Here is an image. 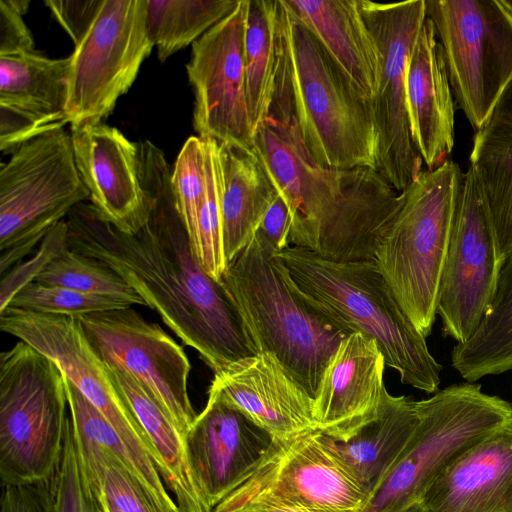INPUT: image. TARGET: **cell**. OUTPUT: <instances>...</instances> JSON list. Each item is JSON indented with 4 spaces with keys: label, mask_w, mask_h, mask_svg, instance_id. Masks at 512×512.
Wrapping results in <instances>:
<instances>
[{
    "label": "cell",
    "mask_w": 512,
    "mask_h": 512,
    "mask_svg": "<svg viewBox=\"0 0 512 512\" xmlns=\"http://www.w3.org/2000/svg\"><path fill=\"white\" fill-rule=\"evenodd\" d=\"M137 144L146 222L125 233L81 202L65 219L67 246L121 276L214 373L254 354L234 307L195 254L163 151L149 140Z\"/></svg>",
    "instance_id": "6da1fadb"
},
{
    "label": "cell",
    "mask_w": 512,
    "mask_h": 512,
    "mask_svg": "<svg viewBox=\"0 0 512 512\" xmlns=\"http://www.w3.org/2000/svg\"><path fill=\"white\" fill-rule=\"evenodd\" d=\"M276 253L293 288L311 308L349 334L374 340L403 384L428 394L438 390L442 366L374 260L336 262L297 246Z\"/></svg>",
    "instance_id": "7a4b0ae2"
},
{
    "label": "cell",
    "mask_w": 512,
    "mask_h": 512,
    "mask_svg": "<svg viewBox=\"0 0 512 512\" xmlns=\"http://www.w3.org/2000/svg\"><path fill=\"white\" fill-rule=\"evenodd\" d=\"M276 252L256 232L218 283L253 354H273L314 398L329 358L350 334L300 297Z\"/></svg>",
    "instance_id": "3957f363"
},
{
    "label": "cell",
    "mask_w": 512,
    "mask_h": 512,
    "mask_svg": "<svg viewBox=\"0 0 512 512\" xmlns=\"http://www.w3.org/2000/svg\"><path fill=\"white\" fill-rule=\"evenodd\" d=\"M283 56L302 141L321 166L377 167V132L361 98L320 43L279 0Z\"/></svg>",
    "instance_id": "277c9868"
},
{
    "label": "cell",
    "mask_w": 512,
    "mask_h": 512,
    "mask_svg": "<svg viewBox=\"0 0 512 512\" xmlns=\"http://www.w3.org/2000/svg\"><path fill=\"white\" fill-rule=\"evenodd\" d=\"M446 159L401 191V207L374 261L398 303L425 337L435 323L439 288L463 179Z\"/></svg>",
    "instance_id": "5b68a950"
},
{
    "label": "cell",
    "mask_w": 512,
    "mask_h": 512,
    "mask_svg": "<svg viewBox=\"0 0 512 512\" xmlns=\"http://www.w3.org/2000/svg\"><path fill=\"white\" fill-rule=\"evenodd\" d=\"M416 426L399 458L369 491L363 512H403L472 445L512 421V403L471 382L415 401Z\"/></svg>",
    "instance_id": "8992f818"
},
{
    "label": "cell",
    "mask_w": 512,
    "mask_h": 512,
    "mask_svg": "<svg viewBox=\"0 0 512 512\" xmlns=\"http://www.w3.org/2000/svg\"><path fill=\"white\" fill-rule=\"evenodd\" d=\"M69 406L59 368L18 341L0 355V478L25 485L51 478L60 463Z\"/></svg>",
    "instance_id": "52a82bcc"
},
{
    "label": "cell",
    "mask_w": 512,
    "mask_h": 512,
    "mask_svg": "<svg viewBox=\"0 0 512 512\" xmlns=\"http://www.w3.org/2000/svg\"><path fill=\"white\" fill-rule=\"evenodd\" d=\"M89 196L63 127L16 149L0 167L1 276Z\"/></svg>",
    "instance_id": "ba28073f"
},
{
    "label": "cell",
    "mask_w": 512,
    "mask_h": 512,
    "mask_svg": "<svg viewBox=\"0 0 512 512\" xmlns=\"http://www.w3.org/2000/svg\"><path fill=\"white\" fill-rule=\"evenodd\" d=\"M0 329L55 363L62 375L95 406L134 457L143 487L158 512H176L153 448L112 382L106 366L86 339L76 318L7 306L0 311Z\"/></svg>",
    "instance_id": "9c48e42d"
},
{
    "label": "cell",
    "mask_w": 512,
    "mask_h": 512,
    "mask_svg": "<svg viewBox=\"0 0 512 512\" xmlns=\"http://www.w3.org/2000/svg\"><path fill=\"white\" fill-rule=\"evenodd\" d=\"M458 106L476 131L512 80V15L500 0H425Z\"/></svg>",
    "instance_id": "30bf717a"
},
{
    "label": "cell",
    "mask_w": 512,
    "mask_h": 512,
    "mask_svg": "<svg viewBox=\"0 0 512 512\" xmlns=\"http://www.w3.org/2000/svg\"><path fill=\"white\" fill-rule=\"evenodd\" d=\"M146 14L147 0H103L69 56L65 116L70 126L103 122L128 92L154 47Z\"/></svg>",
    "instance_id": "8fae6325"
},
{
    "label": "cell",
    "mask_w": 512,
    "mask_h": 512,
    "mask_svg": "<svg viewBox=\"0 0 512 512\" xmlns=\"http://www.w3.org/2000/svg\"><path fill=\"white\" fill-rule=\"evenodd\" d=\"M266 497L311 512H363L369 490L337 443L317 429L271 439L246 480L224 500Z\"/></svg>",
    "instance_id": "7c38bea8"
},
{
    "label": "cell",
    "mask_w": 512,
    "mask_h": 512,
    "mask_svg": "<svg viewBox=\"0 0 512 512\" xmlns=\"http://www.w3.org/2000/svg\"><path fill=\"white\" fill-rule=\"evenodd\" d=\"M359 6L382 55L379 86L370 104L377 132L376 170L401 192L422 171L423 160L412 138L406 76L411 51L426 19V2L359 0Z\"/></svg>",
    "instance_id": "4fadbf2b"
},
{
    "label": "cell",
    "mask_w": 512,
    "mask_h": 512,
    "mask_svg": "<svg viewBox=\"0 0 512 512\" xmlns=\"http://www.w3.org/2000/svg\"><path fill=\"white\" fill-rule=\"evenodd\" d=\"M76 319L104 365L123 368L133 376L185 437L198 414L188 394L191 364L183 348L132 307Z\"/></svg>",
    "instance_id": "5bb4252c"
},
{
    "label": "cell",
    "mask_w": 512,
    "mask_h": 512,
    "mask_svg": "<svg viewBox=\"0 0 512 512\" xmlns=\"http://www.w3.org/2000/svg\"><path fill=\"white\" fill-rule=\"evenodd\" d=\"M503 260L476 176L463 174L439 288L443 335L457 343L477 330L494 299Z\"/></svg>",
    "instance_id": "9a60e30c"
},
{
    "label": "cell",
    "mask_w": 512,
    "mask_h": 512,
    "mask_svg": "<svg viewBox=\"0 0 512 512\" xmlns=\"http://www.w3.org/2000/svg\"><path fill=\"white\" fill-rule=\"evenodd\" d=\"M249 0L192 44L186 65L194 93L193 127L198 137L252 150L246 95L245 34Z\"/></svg>",
    "instance_id": "2e32d148"
},
{
    "label": "cell",
    "mask_w": 512,
    "mask_h": 512,
    "mask_svg": "<svg viewBox=\"0 0 512 512\" xmlns=\"http://www.w3.org/2000/svg\"><path fill=\"white\" fill-rule=\"evenodd\" d=\"M208 396L239 411L271 439L316 429L313 398L269 352L241 358L214 372Z\"/></svg>",
    "instance_id": "e0dca14e"
},
{
    "label": "cell",
    "mask_w": 512,
    "mask_h": 512,
    "mask_svg": "<svg viewBox=\"0 0 512 512\" xmlns=\"http://www.w3.org/2000/svg\"><path fill=\"white\" fill-rule=\"evenodd\" d=\"M75 163L91 205L125 233L146 222L148 206L139 171L137 142L104 122L70 126Z\"/></svg>",
    "instance_id": "ac0fdd59"
},
{
    "label": "cell",
    "mask_w": 512,
    "mask_h": 512,
    "mask_svg": "<svg viewBox=\"0 0 512 512\" xmlns=\"http://www.w3.org/2000/svg\"><path fill=\"white\" fill-rule=\"evenodd\" d=\"M377 343L352 333L329 358L313 398L315 428L345 442L377 419L387 390Z\"/></svg>",
    "instance_id": "d6986e66"
},
{
    "label": "cell",
    "mask_w": 512,
    "mask_h": 512,
    "mask_svg": "<svg viewBox=\"0 0 512 512\" xmlns=\"http://www.w3.org/2000/svg\"><path fill=\"white\" fill-rule=\"evenodd\" d=\"M185 441L190 468L212 512L246 480L271 437L236 409L208 396Z\"/></svg>",
    "instance_id": "ffe728a7"
},
{
    "label": "cell",
    "mask_w": 512,
    "mask_h": 512,
    "mask_svg": "<svg viewBox=\"0 0 512 512\" xmlns=\"http://www.w3.org/2000/svg\"><path fill=\"white\" fill-rule=\"evenodd\" d=\"M420 503L427 512H512V421L451 462Z\"/></svg>",
    "instance_id": "44dd1931"
},
{
    "label": "cell",
    "mask_w": 512,
    "mask_h": 512,
    "mask_svg": "<svg viewBox=\"0 0 512 512\" xmlns=\"http://www.w3.org/2000/svg\"><path fill=\"white\" fill-rule=\"evenodd\" d=\"M406 93L414 145L427 169H435L454 146L455 105L444 50L427 16L409 57Z\"/></svg>",
    "instance_id": "7402d4cb"
},
{
    "label": "cell",
    "mask_w": 512,
    "mask_h": 512,
    "mask_svg": "<svg viewBox=\"0 0 512 512\" xmlns=\"http://www.w3.org/2000/svg\"><path fill=\"white\" fill-rule=\"evenodd\" d=\"M284 2L320 43L357 94L371 104L379 86L382 55L361 13L359 0Z\"/></svg>",
    "instance_id": "603a6c76"
},
{
    "label": "cell",
    "mask_w": 512,
    "mask_h": 512,
    "mask_svg": "<svg viewBox=\"0 0 512 512\" xmlns=\"http://www.w3.org/2000/svg\"><path fill=\"white\" fill-rule=\"evenodd\" d=\"M223 250L227 266L250 243L278 192L253 150L218 143Z\"/></svg>",
    "instance_id": "cb8c5ba5"
},
{
    "label": "cell",
    "mask_w": 512,
    "mask_h": 512,
    "mask_svg": "<svg viewBox=\"0 0 512 512\" xmlns=\"http://www.w3.org/2000/svg\"><path fill=\"white\" fill-rule=\"evenodd\" d=\"M470 167L504 261L512 251V80L475 132Z\"/></svg>",
    "instance_id": "d4e9b609"
},
{
    "label": "cell",
    "mask_w": 512,
    "mask_h": 512,
    "mask_svg": "<svg viewBox=\"0 0 512 512\" xmlns=\"http://www.w3.org/2000/svg\"><path fill=\"white\" fill-rule=\"evenodd\" d=\"M106 368L146 434L157 457L160 475L175 496L179 511L211 512L190 468L184 435L133 376L120 367Z\"/></svg>",
    "instance_id": "484cf974"
},
{
    "label": "cell",
    "mask_w": 512,
    "mask_h": 512,
    "mask_svg": "<svg viewBox=\"0 0 512 512\" xmlns=\"http://www.w3.org/2000/svg\"><path fill=\"white\" fill-rule=\"evenodd\" d=\"M70 58L35 52L0 57V105L33 120L47 131L66 122Z\"/></svg>",
    "instance_id": "4316f807"
},
{
    "label": "cell",
    "mask_w": 512,
    "mask_h": 512,
    "mask_svg": "<svg viewBox=\"0 0 512 512\" xmlns=\"http://www.w3.org/2000/svg\"><path fill=\"white\" fill-rule=\"evenodd\" d=\"M417 423L415 401L387 390L379 416L337 446L360 480L370 489L392 468Z\"/></svg>",
    "instance_id": "83f0119b"
},
{
    "label": "cell",
    "mask_w": 512,
    "mask_h": 512,
    "mask_svg": "<svg viewBox=\"0 0 512 512\" xmlns=\"http://www.w3.org/2000/svg\"><path fill=\"white\" fill-rule=\"evenodd\" d=\"M451 363L471 383L512 370V251L502 263L488 312L474 334L454 346Z\"/></svg>",
    "instance_id": "f1b7e54d"
},
{
    "label": "cell",
    "mask_w": 512,
    "mask_h": 512,
    "mask_svg": "<svg viewBox=\"0 0 512 512\" xmlns=\"http://www.w3.org/2000/svg\"><path fill=\"white\" fill-rule=\"evenodd\" d=\"M282 29L279 0H249L245 34V76L255 132L267 117L276 85Z\"/></svg>",
    "instance_id": "f546056e"
},
{
    "label": "cell",
    "mask_w": 512,
    "mask_h": 512,
    "mask_svg": "<svg viewBox=\"0 0 512 512\" xmlns=\"http://www.w3.org/2000/svg\"><path fill=\"white\" fill-rule=\"evenodd\" d=\"M240 0H147L148 35L164 62L231 13Z\"/></svg>",
    "instance_id": "4dcf8cb0"
},
{
    "label": "cell",
    "mask_w": 512,
    "mask_h": 512,
    "mask_svg": "<svg viewBox=\"0 0 512 512\" xmlns=\"http://www.w3.org/2000/svg\"><path fill=\"white\" fill-rule=\"evenodd\" d=\"M72 431L85 478L95 495L123 512H157L141 483L116 453Z\"/></svg>",
    "instance_id": "1f68e13d"
},
{
    "label": "cell",
    "mask_w": 512,
    "mask_h": 512,
    "mask_svg": "<svg viewBox=\"0 0 512 512\" xmlns=\"http://www.w3.org/2000/svg\"><path fill=\"white\" fill-rule=\"evenodd\" d=\"M35 282L145 305L136 291L104 263L67 248L36 277ZM146 306V305H145Z\"/></svg>",
    "instance_id": "d6a6232c"
},
{
    "label": "cell",
    "mask_w": 512,
    "mask_h": 512,
    "mask_svg": "<svg viewBox=\"0 0 512 512\" xmlns=\"http://www.w3.org/2000/svg\"><path fill=\"white\" fill-rule=\"evenodd\" d=\"M206 190L198 216L195 254L204 271L216 282L227 268L223 250L218 142L204 139Z\"/></svg>",
    "instance_id": "836d02e7"
},
{
    "label": "cell",
    "mask_w": 512,
    "mask_h": 512,
    "mask_svg": "<svg viewBox=\"0 0 512 512\" xmlns=\"http://www.w3.org/2000/svg\"><path fill=\"white\" fill-rule=\"evenodd\" d=\"M8 306L74 318L94 312L132 307L129 303L110 296L84 293L35 281L24 286Z\"/></svg>",
    "instance_id": "e575fe53"
},
{
    "label": "cell",
    "mask_w": 512,
    "mask_h": 512,
    "mask_svg": "<svg viewBox=\"0 0 512 512\" xmlns=\"http://www.w3.org/2000/svg\"><path fill=\"white\" fill-rule=\"evenodd\" d=\"M172 185L179 213L195 251L198 216L206 190L205 142L189 137L172 170Z\"/></svg>",
    "instance_id": "d590c367"
},
{
    "label": "cell",
    "mask_w": 512,
    "mask_h": 512,
    "mask_svg": "<svg viewBox=\"0 0 512 512\" xmlns=\"http://www.w3.org/2000/svg\"><path fill=\"white\" fill-rule=\"evenodd\" d=\"M53 512H99L78 455L70 414L62 457L54 475Z\"/></svg>",
    "instance_id": "8d00e7d4"
},
{
    "label": "cell",
    "mask_w": 512,
    "mask_h": 512,
    "mask_svg": "<svg viewBox=\"0 0 512 512\" xmlns=\"http://www.w3.org/2000/svg\"><path fill=\"white\" fill-rule=\"evenodd\" d=\"M68 226L66 220L57 224L43 239L39 250L31 259L19 263L1 278L0 311L4 310L12 298L27 284L33 282L45 267L67 246Z\"/></svg>",
    "instance_id": "74e56055"
},
{
    "label": "cell",
    "mask_w": 512,
    "mask_h": 512,
    "mask_svg": "<svg viewBox=\"0 0 512 512\" xmlns=\"http://www.w3.org/2000/svg\"><path fill=\"white\" fill-rule=\"evenodd\" d=\"M29 0H0V57L34 51V39L23 15Z\"/></svg>",
    "instance_id": "f35d334b"
},
{
    "label": "cell",
    "mask_w": 512,
    "mask_h": 512,
    "mask_svg": "<svg viewBox=\"0 0 512 512\" xmlns=\"http://www.w3.org/2000/svg\"><path fill=\"white\" fill-rule=\"evenodd\" d=\"M44 3L77 45L92 27L103 0H45Z\"/></svg>",
    "instance_id": "ab89813d"
},
{
    "label": "cell",
    "mask_w": 512,
    "mask_h": 512,
    "mask_svg": "<svg viewBox=\"0 0 512 512\" xmlns=\"http://www.w3.org/2000/svg\"><path fill=\"white\" fill-rule=\"evenodd\" d=\"M54 475L33 484L2 485L0 512H53Z\"/></svg>",
    "instance_id": "60d3db41"
},
{
    "label": "cell",
    "mask_w": 512,
    "mask_h": 512,
    "mask_svg": "<svg viewBox=\"0 0 512 512\" xmlns=\"http://www.w3.org/2000/svg\"><path fill=\"white\" fill-rule=\"evenodd\" d=\"M291 213L284 199L278 194L270 205L257 230L277 252L289 247Z\"/></svg>",
    "instance_id": "b9f144b4"
},
{
    "label": "cell",
    "mask_w": 512,
    "mask_h": 512,
    "mask_svg": "<svg viewBox=\"0 0 512 512\" xmlns=\"http://www.w3.org/2000/svg\"><path fill=\"white\" fill-rule=\"evenodd\" d=\"M212 512H311L266 497H251L238 501L223 500Z\"/></svg>",
    "instance_id": "7bdbcfd3"
},
{
    "label": "cell",
    "mask_w": 512,
    "mask_h": 512,
    "mask_svg": "<svg viewBox=\"0 0 512 512\" xmlns=\"http://www.w3.org/2000/svg\"><path fill=\"white\" fill-rule=\"evenodd\" d=\"M93 495L95 497L99 512H123L104 497L95 495L94 493Z\"/></svg>",
    "instance_id": "ee69618b"
},
{
    "label": "cell",
    "mask_w": 512,
    "mask_h": 512,
    "mask_svg": "<svg viewBox=\"0 0 512 512\" xmlns=\"http://www.w3.org/2000/svg\"><path fill=\"white\" fill-rule=\"evenodd\" d=\"M403 512H427L424 507L421 505V503L415 504L408 509H406Z\"/></svg>",
    "instance_id": "f6af8a7d"
},
{
    "label": "cell",
    "mask_w": 512,
    "mask_h": 512,
    "mask_svg": "<svg viewBox=\"0 0 512 512\" xmlns=\"http://www.w3.org/2000/svg\"><path fill=\"white\" fill-rule=\"evenodd\" d=\"M505 7L508 10V12L512 15V0H509L505 3Z\"/></svg>",
    "instance_id": "bcb514c9"
}]
</instances>
